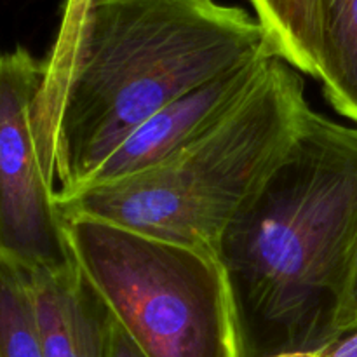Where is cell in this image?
I'll use <instances>...</instances> for the list:
<instances>
[{"instance_id": "obj_1", "label": "cell", "mask_w": 357, "mask_h": 357, "mask_svg": "<svg viewBox=\"0 0 357 357\" xmlns=\"http://www.w3.org/2000/svg\"><path fill=\"white\" fill-rule=\"evenodd\" d=\"M275 49L257 17L216 0H86L63 9L31 114L54 197L79 190L167 103Z\"/></svg>"}, {"instance_id": "obj_2", "label": "cell", "mask_w": 357, "mask_h": 357, "mask_svg": "<svg viewBox=\"0 0 357 357\" xmlns=\"http://www.w3.org/2000/svg\"><path fill=\"white\" fill-rule=\"evenodd\" d=\"M357 257V128L312 108L298 138L218 246L241 357L323 349Z\"/></svg>"}, {"instance_id": "obj_3", "label": "cell", "mask_w": 357, "mask_h": 357, "mask_svg": "<svg viewBox=\"0 0 357 357\" xmlns=\"http://www.w3.org/2000/svg\"><path fill=\"white\" fill-rule=\"evenodd\" d=\"M310 105L295 68L274 58L246 100L157 166L54 197L61 216H89L218 257L234 220L289 152Z\"/></svg>"}, {"instance_id": "obj_4", "label": "cell", "mask_w": 357, "mask_h": 357, "mask_svg": "<svg viewBox=\"0 0 357 357\" xmlns=\"http://www.w3.org/2000/svg\"><path fill=\"white\" fill-rule=\"evenodd\" d=\"M61 220L73 260L143 356L241 357L216 255L89 216Z\"/></svg>"}, {"instance_id": "obj_5", "label": "cell", "mask_w": 357, "mask_h": 357, "mask_svg": "<svg viewBox=\"0 0 357 357\" xmlns=\"http://www.w3.org/2000/svg\"><path fill=\"white\" fill-rule=\"evenodd\" d=\"M42 73L28 49L0 52V255L28 271L75 264L31 122Z\"/></svg>"}, {"instance_id": "obj_6", "label": "cell", "mask_w": 357, "mask_h": 357, "mask_svg": "<svg viewBox=\"0 0 357 357\" xmlns=\"http://www.w3.org/2000/svg\"><path fill=\"white\" fill-rule=\"evenodd\" d=\"M274 58L250 59L167 103L135 129L77 192L143 173L204 136L246 100Z\"/></svg>"}, {"instance_id": "obj_7", "label": "cell", "mask_w": 357, "mask_h": 357, "mask_svg": "<svg viewBox=\"0 0 357 357\" xmlns=\"http://www.w3.org/2000/svg\"><path fill=\"white\" fill-rule=\"evenodd\" d=\"M30 272L44 357H108L115 319L79 265Z\"/></svg>"}, {"instance_id": "obj_8", "label": "cell", "mask_w": 357, "mask_h": 357, "mask_svg": "<svg viewBox=\"0 0 357 357\" xmlns=\"http://www.w3.org/2000/svg\"><path fill=\"white\" fill-rule=\"evenodd\" d=\"M314 79L328 103L357 124V0H317Z\"/></svg>"}, {"instance_id": "obj_9", "label": "cell", "mask_w": 357, "mask_h": 357, "mask_svg": "<svg viewBox=\"0 0 357 357\" xmlns=\"http://www.w3.org/2000/svg\"><path fill=\"white\" fill-rule=\"evenodd\" d=\"M275 54L296 72L314 77L317 0H250Z\"/></svg>"}, {"instance_id": "obj_10", "label": "cell", "mask_w": 357, "mask_h": 357, "mask_svg": "<svg viewBox=\"0 0 357 357\" xmlns=\"http://www.w3.org/2000/svg\"><path fill=\"white\" fill-rule=\"evenodd\" d=\"M0 357H44L30 272L0 255Z\"/></svg>"}, {"instance_id": "obj_11", "label": "cell", "mask_w": 357, "mask_h": 357, "mask_svg": "<svg viewBox=\"0 0 357 357\" xmlns=\"http://www.w3.org/2000/svg\"><path fill=\"white\" fill-rule=\"evenodd\" d=\"M354 328H357V257L351 272V279H349L344 303H342L340 316H338V337Z\"/></svg>"}, {"instance_id": "obj_12", "label": "cell", "mask_w": 357, "mask_h": 357, "mask_svg": "<svg viewBox=\"0 0 357 357\" xmlns=\"http://www.w3.org/2000/svg\"><path fill=\"white\" fill-rule=\"evenodd\" d=\"M284 357H357V328L342 333L319 351Z\"/></svg>"}, {"instance_id": "obj_13", "label": "cell", "mask_w": 357, "mask_h": 357, "mask_svg": "<svg viewBox=\"0 0 357 357\" xmlns=\"http://www.w3.org/2000/svg\"><path fill=\"white\" fill-rule=\"evenodd\" d=\"M108 357H145L143 352L136 347L135 342L128 337L124 330L115 323L114 335H112L110 356Z\"/></svg>"}, {"instance_id": "obj_14", "label": "cell", "mask_w": 357, "mask_h": 357, "mask_svg": "<svg viewBox=\"0 0 357 357\" xmlns=\"http://www.w3.org/2000/svg\"><path fill=\"white\" fill-rule=\"evenodd\" d=\"M84 2H86V0H66L65 6H63V9H75V7L82 6Z\"/></svg>"}]
</instances>
